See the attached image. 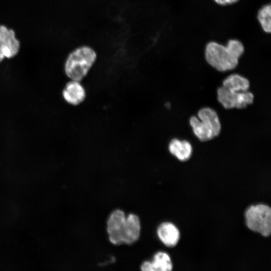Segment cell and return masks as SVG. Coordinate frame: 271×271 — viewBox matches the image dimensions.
I'll return each mask as SVG.
<instances>
[{
    "instance_id": "6da1fadb",
    "label": "cell",
    "mask_w": 271,
    "mask_h": 271,
    "mask_svg": "<svg viewBox=\"0 0 271 271\" xmlns=\"http://www.w3.org/2000/svg\"><path fill=\"white\" fill-rule=\"evenodd\" d=\"M106 229L109 241L114 245H130L139 238L141 231L139 216L130 213L126 216L123 211L116 209L108 217Z\"/></svg>"
},
{
    "instance_id": "7a4b0ae2",
    "label": "cell",
    "mask_w": 271,
    "mask_h": 271,
    "mask_svg": "<svg viewBox=\"0 0 271 271\" xmlns=\"http://www.w3.org/2000/svg\"><path fill=\"white\" fill-rule=\"evenodd\" d=\"M245 47L240 40L229 39L224 45L216 41L207 43L204 57L207 63L216 70L225 72L235 69L243 54Z\"/></svg>"
},
{
    "instance_id": "3957f363",
    "label": "cell",
    "mask_w": 271,
    "mask_h": 271,
    "mask_svg": "<svg viewBox=\"0 0 271 271\" xmlns=\"http://www.w3.org/2000/svg\"><path fill=\"white\" fill-rule=\"evenodd\" d=\"M97 58L91 47L83 46L77 48L68 56L64 65L66 76L72 80L81 81L87 74Z\"/></svg>"
},
{
    "instance_id": "277c9868",
    "label": "cell",
    "mask_w": 271,
    "mask_h": 271,
    "mask_svg": "<svg viewBox=\"0 0 271 271\" xmlns=\"http://www.w3.org/2000/svg\"><path fill=\"white\" fill-rule=\"evenodd\" d=\"M197 115L191 116L189 123L194 134L200 141H209L219 134L221 125L214 109L203 107L198 111Z\"/></svg>"
},
{
    "instance_id": "5b68a950",
    "label": "cell",
    "mask_w": 271,
    "mask_h": 271,
    "mask_svg": "<svg viewBox=\"0 0 271 271\" xmlns=\"http://www.w3.org/2000/svg\"><path fill=\"white\" fill-rule=\"evenodd\" d=\"M247 227L251 230L264 237L271 233V209L267 205L259 204L251 205L245 212Z\"/></svg>"
},
{
    "instance_id": "8992f818",
    "label": "cell",
    "mask_w": 271,
    "mask_h": 271,
    "mask_svg": "<svg viewBox=\"0 0 271 271\" xmlns=\"http://www.w3.org/2000/svg\"><path fill=\"white\" fill-rule=\"evenodd\" d=\"M217 93L219 102L226 109L244 108L253 102V94L248 90L237 91L222 86L218 88Z\"/></svg>"
},
{
    "instance_id": "52a82bcc",
    "label": "cell",
    "mask_w": 271,
    "mask_h": 271,
    "mask_svg": "<svg viewBox=\"0 0 271 271\" xmlns=\"http://www.w3.org/2000/svg\"><path fill=\"white\" fill-rule=\"evenodd\" d=\"M20 48V42L15 31L4 25H0V62L5 58L16 56Z\"/></svg>"
},
{
    "instance_id": "ba28073f",
    "label": "cell",
    "mask_w": 271,
    "mask_h": 271,
    "mask_svg": "<svg viewBox=\"0 0 271 271\" xmlns=\"http://www.w3.org/2000/svg\"><path fill=\"white\" fill-rule=\"evenodd\" d=\"M62 95L67 103L77 105L85 100L86 93L80 81L71 80L63 90Z\"/></svg>"
},
{
    "instance_id": "9c48e42d",
    "label": "cell",
    "mask_w": 271,
    "mask_h": 271,
    "mask_svg": "<svg viewBox=\"0 0 271 271\" xmlns=\"http://www.w3.org/2000/svg\"><path fill=\"white\" fill-rule=\"evenodd\" d=\"M140 268L143 271H170L173 268V264L168 253L159 251L155 254L152 261H144Z\"/></svg>"
},
{
    "instance_id": "30bf717a",
    "label": "cell",
    "mask_w": 271,
    "mask_h": 271,
    "mask_svg": "<svg viewBox=\"0 0 271 271\" xmlns=\"http://www.w3.org/2000/svg\"><path fill=\"white\" fill-rule=\"evenodd\" d=\"M157 234L161 242L168 247H174L178 243L180 233L178 228L173 223L163 222L157 229Z\"/></svg>"
},
{
    "instance_id": "8fae6325",
    "label": "cell",
    "mask_w": 271,
    "mask_h": 271,
    "mask_svg": "<svg viewBox=\"0 0 271 271\" xmlns=\"http://www.w3.org/2000/svg\"><path fill=\"white\" fill-rule=\"evenodd\" d=\"M170 153L180 161H186L189 160L192 153V147L186 140L172 139L168 146Z\"/></svg>"
},
{
    "instance_id": "7c38bea8",
    "label": "cell",
    "mask_w": 271,
    "mask_h": 271,
    "mask_svg": "<svg viewBox=\"0 0 271 271\" xmlns=\"http://www.w3.org/2000/svg\"><path fill=\"white\" fill-rule=\"evenodd\" d=\"M222 86L230 90L245 91L248 90L250 83L245 77L238 74H232L224 79Z\"/></svg>"
},
{
    "instance_id": "4fadbf2b",
    "label": "cell",
    "mask_w": 271,
    "mask_h": 271,
    "mask_svg": "<svg viewBox=\"0 0 271 271\" xmlns=\"http://www.w3.org/2000/svg\"><path fill=\"white\" fill-rule=\"evenodd\" d=\"M256 18L263 31L269 34L271 32V5L270 3L264 5L258 10Z\"/></svg>"
},
{
    "instance_id": "5bb4252c",
    "label": "cell",
    "mask_w": 271,
    "mask_h": 271,
    "mask_svg": "<svg viewBox=\"0 0 271 271\" xmlns=\"http://www.w3.org/2000/svg\"><path fill=\"white\" fill-rule=\"evenodd\" d=\"M216 4L225 6L234 4L238 2L239 0H213Z\"/></svg>"
}]
</instances>
